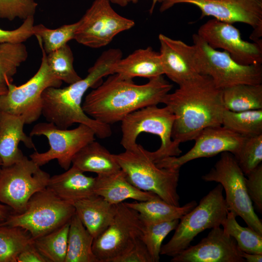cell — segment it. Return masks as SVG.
Returning <instances> with one entry per match:
<instances>
[{"label": "cell", "mask_w": 262, "mask_h": 262, "mask_svg": "<svg viewBox=\"0 0 262 262\" xmlns=\"http://www.w3.org/2000/svg\"><path fill=\"white\" fill-rule=\"evenodd\" d=\"M180 3L198 7L201 18L210 16L232 24H246L253 29L250 38L262 44V0H170L161 6L160 11L163 12Z\"/></svg>", "instance_id": "obj_15"}, {"label": "cell", "mask_w": 262, "mask_h": 262, "mask_svg": "<svg viewBox=\"0 0 262 262\" xmlns=\"http://www.w3.org/2000/svg\"><path fill=\"white\" fill-rule=\"evenodd\" d=\"M111 3L109 0H94L78 21L74 39L87 47L98 49L134 26V20L118 14Z\"/></svg>", "instance_id": "obj_13"}, {"label": "cell", "mask_w": 262, "mask_h": 262, "mask_svg": "<svg viewBox=\"0 0 262 262\" xmlns=\"http://www.w3.org/2000/svg\"><path fill=\"white\" fill-rule=\"evenodd\" d=\"M222 98L226 109L230 111L262 109V84H242L225 88Z\"/></svg>", "instance_id": "obj_28"}, {"label": "cell", "mask_w": 262, "mask_h": 262, "mask_svg": "<svg viewBox=\"0 0 262 262\" xmlns=\"http://www.w3.org/2000/svg\"><path fill=\"white\" fill-rule=\"evenodd\" d=\"M202 179L220 183L225 191L229 212L240 216L248 227L262 235V220L254 212L246 188V177L233 154L221 153L214 166Z\"/></svg>", "instance_id": "obj_10"}, {"label": "cell", "mask_w": 262, "mask_h": 262, "mask_svg": "<svg viewBox=\"0 0 262 262\" xmlns=\"http://www.w3.org/2000/svg\"><path fill=\"white\" fill-rule=\"evenodd\" d=\"M2 162H1V160L0 159V169H1V168L2 167Z\"/></svg>", "instance_id": "obj_49"}, {"label": "cell", "mask_w": 262, "mask_h": 262, "mask_svg": "<svg viewBox=\"0 0 262 262\" xmlns=\"http://www.w3.org/2000/svg\"><path fill=\"white\" fill-rule=\"evenodd\" d=\"M192 39L197 72L210 77L218 88L223 90L242 84H262V65L239 64L226 51L211 48L197 33L193 35Z\"/></svg>", "instance_id": "obj_8"}, {"label": "cell", "mask_w": 262, "mask_h": 262, "mask_svg": "<svg viewBox=\"0 0 262 262\" xmlns=\"http://www.w3.org/2000/svg\"><path fill=\"white\" fill-rule=\"evenodd\" d=\"M234 157L245 176L262 164V134L246 137Z\"/></svg>", "instance_id": "obj_37"}, {"label": "cell", "mask_w": 262, "mask_h": 262, "mask_svg": "<svg viewBox=\"0 0 262 262\" xmlns=\"http://www.w3.org/2000/svg\"><path fill=\"white\" fill-rule=\"evenodd\" d=\"M95 178V195L114 205H117L128 199L142 201L158 196L134 186L128 180L121 169L109 174L97 175Z\"/></svg>", "instance_id": "obj_21"}, {"label": "cell", "mask_w": 262, "mask_h": 262, "mask_svg": "<svg viewBox=\"0 0 262 262\" xmlns=\"http://www.w3.org/2000/svg\"><path fill=\"white\" fill-rule=\"evenodd\" d=\"M175 119L174 114L166 106L160 108L157 105H150L136 110L121 121L120 144L125 149L129 148L137 143V138L141 133H149L159 136L161 141L157 150L148 151L155 163L169 157L179 156L182 152L180 144L171 136Z\"/></svg>", "instance_id": "obj_5"}, {"label": "cell", "mask_w": 262, "mask_h": 262, "mask_svg": "<svg viewBox=\"0 0 262 262\" xmlns=\"http://www.w3.org/2000/svg\"><path fill=\"white\" fill-rule=\"evenodd\" d=\"M83 173L72 165L65 172L50 177L47 188L61 199L73 204L95 195V177Z\"/></svg>", "instance_id": "obj_22"}, {"label": "cell", "mask_w": 262, "mask_h": 262, "mask_svg": "<svg viewBox=\"0 0 262 262\" xmlns=\"http://www.w3.org/2000/svg\"><path fill=\"white\" fill-rule=\"evenodd\" d=\"M75 213L73 204L46 187L31 196L22 213H12L0 226L22 228L34 240L69 222Z\"/></svg>", "instance_id": "obj_7"}, {"label": "cell", "mask_w": 262, "mask_h": 262, "mask_svg": "<svg viewBox=\"0 0 262 262\" xmlns=\"http://www.w3.org/2000/svg\"><path fill=\"white\" fill-rule=\"evenodd\" d=\"M72 164L83 172H94L97 175L121 169L114 154L95 140L84 146L75 155Z\"/></svg>", "instance_id": "obj_25"}, {"label": "cell", "mask_w": 262, "mask_h": 262, "mask_svg": "<svg viewBox=\"0 0 262 262\" xmlns=\"http://www.w3.org/2000/svg\"><path fill=\"white\" fill-rule=\"evenodd\" d=\"M139 0H127L128 2L129 3V2H131L132 3H136L138 2ZM164 0H152V4H151V8H150L149 9V13L150 14H152L153 10H154V7L156 4V3L157 2H159V3H162L163 2Z\"/></svg>", "instance_id": "obj_45"}, {"label": "cell", "mask_w": 262, "mask_h": 262, "mask_svg": "<svg viewBox=\"0 0 262 262\" xmlns=\"http://www.w3.org/2000/svg\"><path fill=\"white\" fill-rule=\"evenodd\" d=\"M41 63L36 73L19 86L7 85V91L0 95V112L22 116L25 124L37 121L42 115L43 91L50 87H60L62 82L51 72L47 61V54L40 41Z\"/></svg>", "instance_id": "obj_9"}, {"label": "cell", "mask_w": 262, "mask_h": 262, "mask_svg": "<svg viewBox=\"0 0 262 262\" xmlns=\"http://www.w3.org/2000/svg\"><path fill=\"white\" fill-rule=\"evenodd\" d=\"M111 3L117 4L121 7L126 6L129 2L127 0H109Z\"/></svg>", "instance_id": "obj_46"}, {"label": "cell", "mask_w": 262, "mask_h": 262, "mask_svg": "<svg viewBox=\"0 0 262 262\" xmlns=\"http://www.w3.org/2000/svg\"><path fill=\"white\" fill-rule=\"evenodd\" d=\"M41 135L47 138L49 148L43 153L35 151L30 155V159L40 167L56 159L59 165L66 170L75 155L95 140L96 134L91 128L82 124L73 129H62L47 122L35 124L30 133L31 137Z\"/></svg>", "instance_id": "obj_12"}, {"label": "cell", "mask_w": 262, "mask_h": 262, "mask_svg": "<svg viewBox=\"0 0 262 262\" xmlns=\"http://www.w3.org/2000/svg\"><path fill=\"white\" fill-rule=\"evenodd\" d=\"M245 183L248 195L258 211L262 212V164L246 175Z\"/></svg>", "instance_id": "obj_40"}, {"label": "cell", "mask_w": 262, "mask_h": 262, "mask_svg": "<svg viewBox=\"0 0 262 262\" xmlns=\"http://www.w3.org/2000/svg\"><path fill=\"white\" fill-rule=\"evenodd\" d=\"M46 58L53 74L62 82L70 84L82 79L74 69L73 52L67 44L47 54Z\"/></svg>", "instance_id": "obj_35"}, {"label": "cell", "mask_w": 262, "mask_h": 262, "mask_svg": "<svg viewBox=\"0 0 262 262\" xmlns=\"http://www.w3.org/2000/svg\"><path fill=\"white\" fill-rule=\"evenodd\" d=\"M222 92L210 77L199 74L167 94L162 103L175 116L172 139L179 144L194 140L205 128L222 126L223 114L227 110Z\"/></svg>", "instance_id": "obj_3"}, {"label": "cell", "mask_w": 262, "mask_h": 262, "mask_svg": "<svg viewBox=\"0 0 262 262\" xmlns=\"http://www.w3.org/2000/svg\"><path fill=\"white\" fill-rule=\"evenodd\" d=\"M236 216L229 212L221 225L223 230L233 237L239 248L248 253L262 254V235L248 227L240 225Z\"/></svg>", "instance_id": "obj_32"}, {"label": "cell", "mask_w": 262, "mask_h": 262, "mask_svg": "<svg viewBox=\"0 0 262 262\" xmlns=\"http://www.w3.org/2000/svg\"><path fill=\"white\" fill-rule=\"evenodd\" d=\"M125 150L114 156L128 180L142 191L156 194L169 204L180 206L177 192L180 169L158 167L148 151L137 143Z\"/></svg>", "instance_id": "obj_4"}, {"label": "cell", "mask_w": 262, "mask_h": 262, "mask_svg": "<svg viewBox=\"0 0 262 262\" xmlns=\"http://www.w3.org/2000/svg\"><path fill=\"white\" fill-rule=\"evenodd\" d=\"M49 174L24 156L0 171V202L21 213L31 196L47 187Z\"/></svg>", "instance_id": "obj_11"}, {"label": "cell", "mask_w": 262, "mask_h": 262, "mask_svg": "<svg viewBox=\"0 0 262 262\" xmlns=\"http://www.w3.org/2000/svg\"><path fill=\"white\" fill-rule=\"evenodd\" d=\"M172 87L163 75L140 85L114 73L86 96L82 108L89 117L110 125L136 110L162 103Z\"/></svg>", "instance_id": "obj_2"}, {"label": "cell", "mask_w": 262, "mask_h": 262, "mask_svg": "<svg viewBox=\"0 0 262 262\" xmlns=\"http://www.w3.org/2000/svg\"><path fill=\"white\" fill-rule=\"evenodd\" d=\"M7 91V87L6 86H0V95H3Z\"/></svg>", "instance_id": "obj_47"}, {"label": "cell", "mask_w": 262, "mask_h": 262, "mask_svg": "<svg viewBox=\"0 0 262 262\" xmlns=\"http://www.w3.org/2000/svg\"><path fill=\"white\" fill-rule=\"evenodd\" d=\"M79 22L65 24L56 29L47 28L42 24L34 25L33 31L46 53H49L74 39Z\"/></svg>", "instance_id": "obj_34"}, {"label": "cell", "mask_w": 262, "mask_h": 262, "mask_svg": "<svg viewBox=\"0 0 262 262\" xmlns=\"http://www.w3.org/2000/svg\"><path fill=\"white\" fill-rule=\"evenodd\" d=\"M222 126L245 137L262 134V109L241 112L225 110Z\"/></svg>", "instance_id": "obj_29"}, {"label": "cell", "mask_w": 262, "mask_h": 262, "mask_svg": "<svg viewBox=\"0 0 262 262\" xmlns=\"http://www.w3.org/2000/svg\"><path fill=\"white\" fill-rule=\"evenodd\" d=\"M34 16H31L24 20L17 28L6 30L0 28V43H21L25 42L33 35Z\"/></svg>", "instance_id": "obj_39"}, {"label": "cell", "mask_w": 262, "mask_h": 262, "mask_svg": "<svg viewBox=\"0 0 262 262\" xmlns=\"http://www.w3.org/2000/svg\"><path fill=\"white\" fill-rule=\"evenodd\" d=\"M114 73L131 79L135 77L150 79L164 75L159 52L151 47L136 49L121 58L113 67Z\"/></svg>", "instance_id": "obj_24"}, {"label": "cell", "mask_w": 262, "mask_h": 262, "mask_svg": "<svg viewBox=\"0 0 262 262\" xmlns=\"http://www.w3.org/2000/svg\"><path fill=\"white\" fill-rule=\"evenodd\" d=\"M25 124L22 116L0 112V159L2 166L11 165L24 156L18 147L20 142L28 148L36 150L32 137L23 131Z\"/></svg>", "instance_id": "obj_20"}, {"label": "cell", "mask_w": 262, "mask_h": 262, "mask_svg": "<svg viewBox=\"0 0 262 262\" xmlns=\"http://www.w3.org/2000/svg\"><path fill=\"white\" fill-rule=\"evenodd\" d=\"M33 243V239L25 229L0 226V262H17L19 254Z\"/></svg>", "instance_id": "obj_31"}, {"label": "cell", "mask_w": 262, "mask_h": 262, "mask_svg": "<svg viewBox=\"0 0 262 262\" xmlns=\"http://www.w3.org/2000/svg\"><path fill=\"white\" fill-rule=\"evenodd\" d=\"M28 53L23 43H0V86L12 83L18 67L28 58Z\"/></svg>", "instance_id": "obj_33"}, {"label": "cell", "mask_w": 262, "mask_h": 262, "mask_svg": "<svg viewBox=\"0 0 262 262\" xmlns=\"http://www.w3.org/2000/svg\"><path fill=\"white\" fill-rule=\"evenodd\" d=\"M73 205L76 214L94 238L108 227L116 211V205L96 195L79 200Z\"/></svg>", "instance_id": "obj_23"}, {"label": "cell", "mask_w": 262, "mask_h": 262, "mask_svg": "<svg viewBox=\"0 0 262 262\" xmlns=\"http://www.w3.org/2000/svg\"><path fill=\"white\" fill-rule=\"evenodd\" d=\"M37 5L35 0H0V18L24 20L34 16Z\"/></svg>", "instance_id": "obj_38"}, {"label": "cell", "mask_w": 262, "mask_h": 262, "mask_svg": "<svg viewBox=\"0 0 262 262\" xmlns=\"http://www.w3.org/2000/svg\"><path fill=\"white\" fill-rule=\"evenodd\" d=\"M223 190L218 183L180 219L172 238L162 246L160 255L172 257L189 246L201 232L221 225L229 212Z\"/></svg>", "instance_id": "obj_6"}, {"label": "cell", "mask_w": 262, "mask_h": 262, "mask_svg": "<svg viewBox=\"0 0 262 262\" xmlns=\"http://www.w3.org/2000/svg\"><path fill=\"white\" fill-rule=\"evenodd\" d=\"M197 34L211 48L223 49L239 64H262V44L243 40L232 24L210 19L201 25Z\"/></svg>", "instance_id": "obj_16"}, {"label": "cell", "mask_w": 262, "mask_h": 262, "mask_svg": "<svg viewBox=\"0 0 262 262\" xmlns=\"http://www.w3.org/2000/svg\"><path fill=\"white\" fill-rule=\"evenodd\" d=\"M245 138L222 126L208 127L196 136L195 145L187 152L163 159L156 164L160 168L180 169L184 164L198 158L211 157L224 152L235 156Z\"/></svg>", "instance_id": "obj_17"}, {"label": "cell", "mask_w": 262, "mask_h": 262, "mask_svg": "<svg viewBox=\"0 0 262 262\" xmlns=\"http://www.w3.org/2000/svg\"><path fill=\"white\" fill-rule=\"evenodd\" d=\"M111 262H153L149 252L140 238L122 254Z\"/></svg>", "instance_id": "obj_41"}, {"label": "cell", "mask_w": 262, "mask_h": 262, "mask_svg": "<svg viewBox=\"0 0 262 262\" xmlns=\"http://www.w3.org/2000/svg\"><path fill=\"white\" fill-rule=\"evenodd\" d=\"M17 262H48L33 243L24 248L18 255Z\"/></svg>", "instance_id": "obj_42"}, {"label": "cell", "mask_w": 262, "mask_h": 262, "mask_svg": "<svg viewBox=\"0 0 262 262\" xmlns=\"http://www.w3.org/2000/svg\"><path fill=\"white\" fill-rule=\"evenodd\" d=\"M70 221L33 240V245L48 262H65Z\"/></svg>", "instance_id": "obj_30"}, {"label": "cell", "mask_w": 262, "mask_h": 262, "mask_svg": "<svg viewBox=\"0 0 262 262\" xmlns=\"http://www.w3.org/2000/svg\"><path fill=\"white\" fill-rule=\"evenodd\" d=\"M180 219L144 224L140 239L146 246L153 262H158L162 243L167 235L176 228Z\"/></svg>", "instance_id": "obj_36"}, {"label": "cell", "mask_w": 262, "mask_h": 262, "mask_svg": "<svg viewBox=\"0 0 262 262\" xmlns=\"http://www.w3.org/2000/svg\"><path fill=\"white\" fill-rule=\"evenodd\" d=\"M94 239L75 213L70 221L65 262H99L93 251Z\"/></svg>", "instance_id": "obj_27"}, {"label": "cell", "mask_w": 262, "mask_h": 262, "mask_svg": "<svg viewBox=\"0 0 262 262\" xmlns=\"http://www.w3.org/2000/svg\"><path fill=\"white\" fill-rule=\"evenodd\" d=\"M241 256L247 262H262V254L248 253L241 250Z\"/></svg>", "instance_id": "obj_43"}, {"label": "cell", "mask_w": 262, "mask_h": 262, "mask_svg": "<svg viewBox=\"0 0 262 262\" xmlns=\"http://www.w3.org/2000/svg\"><path fill=\"white\" fill-rule=\"evenodd\" d=\"M171 262H245L234 239L220 227L211 229L196 245L190 246Z\"/></svg>", "instance_id": "obj_18"}, {"label": "cell", "mask_w": 262, "mask_h": 262, "mask_svg": "<svg viewBox=\"0 0 262 262\" xmlns=\"http://www.w3.org/2000/svg\"><path fill=\"white\" fill-rule=\"evenodd\" d=\"M122 58L119 49H110L99 56L84 78L64 88H46L42 95V115L47 122L62 129H68L75 123L82 124L91 128L98 138L110 137V125L87 115L82 108V100L90 88L96 87L104 77L113 74L114 65Z\"/></svg>", "instance_id": "obj_1"}, {"label": "cell", "mask_w": 262, "mask_h": 262, "mask_svg": "<svg viewBox=\"0 0 262 262\" xmlns=\"http://www.w3.org/2000/svg\"><path fill=\"white\" fill-rule=\"evenodd\" d=\"M125 203L139 213L144 224L180 219L197 204L193 200L182 206H175L166 202L158 196L146 201Z\"/></svg>", "instance_id": "obj_26"}, {"label": "cell", "mask_w": 262, "mask_h": 262, "mask_svg": "<svg viewBox=\"0 0 262 262\" xmlns=\"http://www.w3.org/2000/svg\"><path fill=\"white\" fill-rule=\"evenodd\" d=\"M12 210L8 206L0 202V224L5 221L12 213Z\"/></svg>", "instance_id": "obj_44"}, {"label": "cell", "mask_w": 262, "mask_h": 262, "mask_svg": "<svg viewBox=\"0 0 262 262\" xmlns=\"http://www.w3.org/2000/svg\"><path fill=\"white\" fill-rule=\"evenodd\" d=\"M144 223L139 213L122 202L108 227L94 239L93 251L99 262H111L140 238Z\"/></svg>", "instance_id": "obj_14"}, {"label": "cell", "mask_w": 262, "mask_h": 262, "mask_svg": "<svg viewBox=\"0 0 262 262\" xmlns=\"http://www.w3.org/2000/svg\"><path fill=\"white\" fill-rule=\"evenodd\" d=\"M164 75L179 85L199 74L196 65L195 49L180 40L162 33L158 36Z\"/></svg>", "instance_id": "obj_19"}, {"label": "cell", "mask_w": 262, "mask_h": 262, "mask_svg": "<svg viewBox=\"0 0 262 262\" xmlns=\"http://www.w3.org/2000/svg\"><path fill=\"white\" fill-rule=\"evenodd\" d=\"M170 0H164L163 2L161 3V5H164Z\"/></svg>", "instance_id": "obj_48"}]
</instances>
